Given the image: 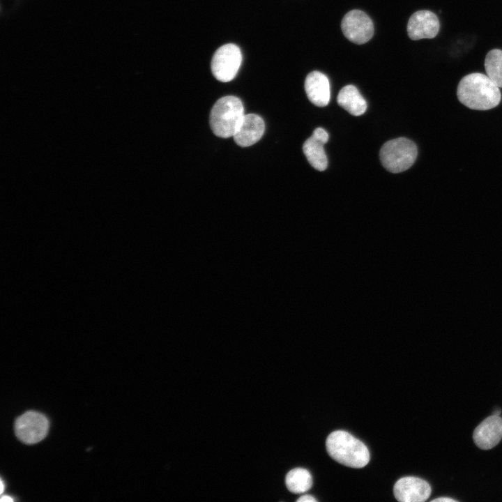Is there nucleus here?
Returning a JSON list of instances; mask_svg holds the SVG:
<instances>
[{"label": "nucleus", "mask_w": 502, "mask_h": 502, "mask_svg": "<svg viewBox=\"0 0 502 502\" xmlns=\"http://www.w3.org/2000/svg\"><path fill=\"white\" fill-rule=\"evenodd\" d=\"M417 155L416 144L405 137L388 141L382 146L379 153L382 165L392 173H400L409 169Z\"/></svg>", "instance_id": "4"}, {"label": "nucleus", "mask_w": 502, "mask_h": 502, "mask_svg": "<svg viewBox=\"0 0 502 502\" xmlns=\"http://www.w3.org/2000/svg\"><path fill=\"white\" fill-rule=\"evenodd\" d=\"M312 136L326 144L329 138L328 132L322 128H317L313 131Z\"/></svg>", "instance_id": "17"}, {"label": "nucleus", "mask_w": 502, "mask_h": 502, "mask_svg": "<svg viewBox=\"0 0 502 502\" xmlns=\"http://www.w3.org/2000/svg\"><path fill=\"white\" fill-rule=\"evenodd\" d=\"M328 455L338 463L351 468H362L370 462L367 446L349 432L337 430L326 441Z\"/></svg>", "instance_id": "2"}, {"label": "nucleus", "mask_w": 502, "mask_h": 502, "mask_svg": "<svg viewBox=\"0 0 502 502\" xmlns=\"http://www.w3.org/2000/svg\"><path fill=\"white\" fill-rule=\"evenodd\" d=\"M264 131L265 123L262 118L254 114H248L244 115L233 137L237 145L248 147L257 143Z\"/></svg>", "instance_id": "11"}, {"label": "nucleus", "mask_w": 502, "mask_h": 502, "mask_svg": "<svg viewBox=\"0 0 502 502\" xmlns=\"http://www.w3.org/2000/svg\"><path fill=\"white\" fill-rule=\"evenodd\" d=\"M344 36L356 44L369 41L374 34V25L370 17L363 11L352 10L343 17L341 23Z\"/></svg>", "instance_id": "7"}, {"label": "nucleus", "mask_w": 502, "mask_h": 502, "mask_svg": "<svg viewBox=\"0 0 502 502\" xmlns=\"http://www.w3.org/2000/svg\"><path fill=\"white\" fill-rule=\"evenodd\" d=\"M439 29L438 17L433 12L427 10L415 12L407 24V33L413 40L433 38L436 36Z\"/></svg>", "instance_id": "9"}, {"label": "nucleus", "mask_w": 502, "mask_h": 502, "mask_svg": "<svg viewBox=\"0 0 502 502\" xmlns=\"http://www.w3.org/2000/svg\"><path fill=\"white\" fill-rule=\"evenodd\" d=\"M393 493L395 499L401 502H423L429 497L431 487L423 479L406 476L395 482Z\"/></svg>", "instance_id": "8"}, {"label": "nucleus", "mask_w": 502, "mask_h": 502, "mask_svg": "<svg viewBox=\"0 0 502 502\" xmlns=\"http://www.w3.org/2000/svg\"><path fill=\"white\" fill-rule=\"evenodd\" d=\"M0 501H6V502H11V501H13V499L12 498H10V496H2V497H1V499Z\"/></svg>", "instance_id": "20"}, {"label": "nucleus", "mask_w": 502, "mask_h": 502, "mask_svg": "<svg viewBox=\"0 0 502 502\" xmlns=\"http://www.w3.org/2000/svg\"><path fill=\"white\" fill-rule=\"evenodd\" d=\"M296 501L298 502H316L317 499L310 495H304L299 497Z\"/></svg>", "instance_id": "18"}, {"label": "nucleus", "mask_w": 502, "mask_h": 502, "mask_svg": "<svg viewBox=\"0 0 502 502\" xmlns=\"http://www.w3.org/2000/svg\"><path fill=\"white\" fill-rule=\"evenodd\" d=\"M487 75L499 87L502 88V50H490L485 59Z\"/></svg>", "instance_id": "16"}, {"label": "nucleus", "mask_w": 502, "mask_h": 502, "mask_svg": "<svg viewBox=\"0 0 502 502\" xmlns=\"http://www.w3.org/2000/svg\"><path fill=\"white\" fill-rule=\"evenodd\" d=\"M473 438L480 449L489 450L496 446L502 439V418L494 414L485 418L474 429Z\"/></svg>", "instance_id": "10"}, {"label": "nucleus", "mask_w": 502, "mask_h": 502, "mask_svg": "<svg viewBox=\"0 0 502 502\" xmlns=\"http://www.w3.org/2000/svg\"><path fill=\"white\" fill-rule=\"evenodd\" d=\"M3 483L2 480H1V489H0V493L1 494V493L3 492Z\"/></svg>", "instance_id": "21"}, {"label": "nucleus", "mask_w": 502, "mask_h": 502, "mask_svg": "<svg viewBox=\"0 0 502 502\" xmlns=\"http://www.w3.org/2000/svg\"><path fill=\"white\" fill-rule=\"evenodd\" d=\"M285 483L291 492L304 493L312 487V478L307 469L295 468L287 473L285 477Z\"/></svg>", "instance_id": "15"}, {"label": "nucleus", "mask_w": 502, "mask_h": 502, "mask_svg": "<svg viewBox=\"0 0 502 502\" xmlns=\"http://www.w3.org/2000/svg\"><path fill=\"white\" fill-rule=\"evenodd\" d=\"M49 429V422L42 413L28 411L16 419L15 432L23 443L33 444L43 440Z\"/></svg>", "instance_id": "6"}, {"label": "nucleus", "mask_w": 502, "mask_h": 502, "mask_svg": "<svg viewBox=\"0 0 502 502\" xmlns=\"http://www.w3.org/2000/svg\"><path fill=\"white\" fill-rule=\"evenodd\" d=\"M324 144L312 135L303 145V151L306 158L312 167L318 171H324L328 166V159L324 149Z\"/></svg>", "instance_id": "14"}, {"label": "nucleus", "mask_w": 502, "mask_h": 502, "mask_svg": "<svg viewBox=\"0 0 502 502\" xmlns=\"http://www.w3.org/2000/svg\"><path fill=\"white\" fill-rule=\"evenodd\" d=\"M241 62L240 48L232 43L224 45L213 54L211 61L212 73L218 81L228 82L236 77Z\"/></svg>", "instance_id": "5"}, {"label": "nucleus", "mask_w": 502, "mask_h": 502, "mask_svg": "<svg viewBox=\"0 0 502 502\" xmlns=\"http://www.w3.org/2000/svg\"><path fill=\"white\" fill-rule=\"evenodd\" d=\"M242 101L236 96H224L213 106L209 117L213 132L221 138L234 136L244 116Z\"/></svg>", "instance_id": "3"}, {"label": "nucleus", "mask_w": 502, "mask_h": 502, "mask_svg": "<svg viewBox=\"0 0 502 502\" xmlns=\"http://www.w3.org/2000/svg\"><path fill=\"white\" fill-rule=\"evenodd\" d=\"M456 502L457 501L449 497H441L432 500V502Z\"/></svg>", "instance_id": "19"}, {"label": "nucleus", "mask_w": 502, "mask_h": 502, "mask_svg": "<svg viewBox=\"0 0 502 502\" xmlns=\"http://www.w3.org/2000/svg\"><path fill=\"white\" fill-rule=\"evenodd\" d=\"M305 90L308 99L318 107L326 106L330 98V83L328 77L319 71L310 73L305 80Z\"/></svg>", "instance_id": "12"}, {"label": "nucleus", "mask_w": 502, "mask_h": 502, "mask_svg": "<svg viewBox=\"0 0 502 502\" xmlns=\"http://www.w3.org/2000/svg\"><path fill=\"white\" fill-rule=\"evenodd\" d=\"M459 100L476 110L496 107L501 99L499 87L487 75L473 73L464 76L457 86Z\"/></svg>", "instance_id": "1"}, {"label": "nucleus", "mask_w": 502, "mask_h": 502, "mask_svg": "<svg viewBox=\"0 0 502 502\" xmlns=\"http://www.w3.org/2000/svg\"><path fill=\"white\" fill-rule=\"evenodd\" d=\"M338 105L353 116H360L367 109V102L353 85H347L339 92L337 98Z\"/></svg>", "instance_id": "13"}]
</instances>
